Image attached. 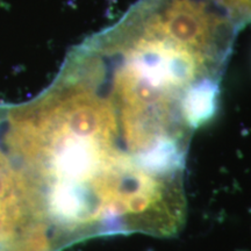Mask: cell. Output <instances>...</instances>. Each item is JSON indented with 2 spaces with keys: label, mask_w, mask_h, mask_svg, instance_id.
<instances>
[{
  "label": "cell",
  "mask_w": 251,
  "mask_h": 251,
  "mask_svg": "<svg viewBox=\"0 0 251 251\" xmlns=\"http://www.w3.org/2000/svg\"><path fill=\"white\" fill-rule=\"evenodd\" d=\"M5 112L2 144L36 191L56 248L131 229L127 215H141L149 196H166L83 91L51 84L36 99Z\"/></svg>",
  "instance_id": "cell-1"
},
{
  "label": "cell",
  "mask_w": 251,
  "mask_h": 251,
  "mask_svg": "<svg viewBox=\"0 0 251 251\" xmlns=\"http://www.w3.org/2000/svg\"><path fill=\"white\" fill-rule=\"evenodd\" d=\"M0 251H55L39 196L1 139Z\"/></svg>",
  "instance_id": "cell-2"
},
{
  "label": "cell",
  "mask_w": 251,
  "mask_h": 251,
  "mask_svg": "<svg viewBox=\"0 0 251 251\" xmlns=\"http://www.w3.org/2000/svg\"><path fill=\"white\" fill-rule=\"evenodd\" d=\"M244 27L251 21V0H214Z\"/></svg>",
  "instance_id": "cell-3"
},
{
  "label": "cell",
  "mask_w": 251,
  "mask_h": 251,
  "mask_svg": "<svg viewBox=\"0 0 251 251\" xmlns=\"http://www.w3.org/2000/svg\"><path fill=\"white\" fill-rule=\"evenodd\" d=\"M219 96H220V85H219V91H218V103H219ZM216 109H218V106H216ZM216 109H215V113H216ZM215 113H214V114H215ZM213 117H214V115H213Z\"/></svg>",
  "instance_id": "cell-4"
}]
</instances>
